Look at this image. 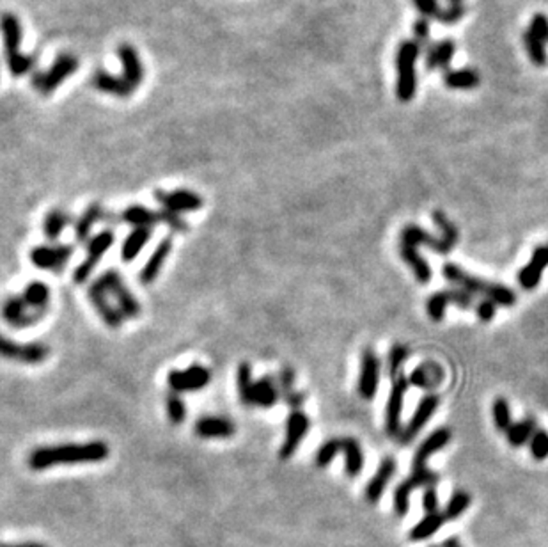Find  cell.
<instances>
[{
	"mask_svg": "<svg viewBox=\"0 0 548 547\" xmlns=\"http://www.w3.org/2000/svg\"><path fill=\"white\" fill-rule=\"evenodd\" d=\"M433 221L440 230V237H433L431 233L424 231L421 226L409 224L403 228L399 235V254L405 259L406 265L412 266L416 279L421 285H426L431 279V269L423 256L417 252L419 245H428L438 254H447L453 251L458 244V228L447 219L444 211H433Z\"/></svg>",
	"mask_w": 548,
	"mask_h": 547,
	"instance_id": "1",
	"label": "cell"
},
{
	"mask_svg": "<svg viewBox=\"0 0 548 547\" xmlns=\"http://www.w3.org/2000/svg\"><path fill=\"white\" fill-rule=\"evenodd\" d=\"M451 441V430L449 429H438L431 432L426 439L421 443L417 448L416 455H413L412 462V474L401 484L397 485L394 491V510L399 517L406 515L410 507V494L419 487H435L438 484V474L428 469L426 460L431 455L440 451L445 444Z\"/></svg>",
	"mask_w": 548,
	"mask_h": 547,
	"instance_id": "2",
	"label": "cell"
},
{
	"mask_svg": "<svg viewBox=\"0 0 548 547\" xmlns=\"http://www.w3.org/2000/svg\"><path fill=\"white\" fill-rule=\"evenodd\" d=\"M111 455V448L105 441H87V443L54 444L39 446L27 457V466L32 471H44L57 466H78V464L104 462Z\"/></svg>",
	"mask_w": 548,
	"mask_h": 547,
	"instance_id": "3",
	"label": "cell"
},
{
	"mask_svg": "<svg viewBox=\"0 0 548 547\" xmlns=\"http://www.w3.org/2000/svg\"><path fill=\"white\" fill-rule=\"evenodd\" d=\"M442 274L444 278L449 283L456 285L458 288L465 290L468 293H479V295H485V299L492 300L497 306L504 307H513L516 304V293L511 288L504 285H499V283H490L485 279L474 278L472 274L465 272L461 266L454 265V263H445L442 266Z\"/></svg>",
	"mask_w": 548,
	"mask_h": 547,
	"instance_id": "4",
	"label": "cell"
},
{
	"mask_svg": "<svg viewBox=\"0 0 548 547\" xmlns=\"http://www.w3.org/2000/svg\"><path fill=\"white\" fill-rule=\"evenodd\" d=\"M0 32L4 39L6 63L13 77H23L30 73L36 64L34 56H23L20 54V43H22V23L15 13H4L0 16Z\"/></svg>",
	"mask_w": 548,
	"mask_h": 547,
	"instance_id": "5",
	"label": "cell"
},
{
	"mask_svg": "<svg viewBox=\"0 0 548 547\" xmlns=\"http://www.w3.org/2000/svg\"><path fill=\"white\" fill-rule=\"evenodd\" d=\"M421 47L413 39L399 43L396 50V97L401 102L413 100L417 91V61L421 56Z\"/></svg>",
	"mask_w": 548,
	"mask_h": 547,
	"instance_id": "6",
	"label": "cell"
},
{
	"mask_svg": "<svg viewBox=\"0 0 548 547\" xmlns=\"http://www.w3.org/2000/svg\"><path fill=\"white\" fill-rule=\"evenodd\" d=\"M337 453L344 455L346 474L350 478L359 477L364 467V455H362L361 444L354 437H334V439L325 441L316 451V466L327 467Z\"/></svg>",
	"mask_w": 548,
	"mask_h": 547,
	"instance_id": "7",
	"label": "cell"
},
{
	"mask_svg": "<svg viewBox=\"0 0 548 547\" xmlns=\"http://www.w3.org/2000/svg\"><path fill=\"white\" fill-rule=\"evenodd\" d=\"M118 222H125V224L133 226V228H153L156 224H166L176 233H185L188 230L187 222L178 214H173L169 210H149L140 204H132L116 219Z\"/></svg>",
	"mask_w": 548,
	"mask_h": 547,
	"instance_id": "8",
	"label": "cell"
},
{
	"mask_svg": "<svg viewBox=\"0 0 548 547\" xmlns=\"http://www.w3.org/2000/svg\"><path fill=\"white\" fill-rule=\"evenodd\" d=\"M98 281L107 290L111 299H114V306L118 307V311L121 313L123 318H126V320H135V318H139V314L142 313L140 302L135 299V295L130 292V288L126 286V283L123 281L121 274H119L118 270H105L98 278Z\"/></svg>",
	"mask_w": 548,
	"mask_h": 547,
	"instance_id": "9",
	"label": "cell"
},
{
	"mask_svg": "<svg viewBox=\"0 0 548 547\" xmlns=\"http://www.w3.org/2000/svg\"><path fill=\"white\" fill-rule=\"evenodd\" d=\"M78 68V59L73 54H61L54 64L50 66V70H46L44 73H36L32 77V85L39 94H52L68 77L77 71Z\"/></svg>",
	"mask_w": 548,
	"mask_h": 547,
	"instance_id": "10",
	"label": "cell"
},
{
	"mask_svg": "<svg viewBox=\"0 0 548 547\" xmlns=\"http://www.w3.org/2000/svg\"><path fill=\"white\" fill-rule=\"evenodd\" d=\"M50 355V347L46 343L32 341V343H18L9 340L0 333V357L20 364H41Z\"/></svg>",
	"mask_w": 548,
	"mask_h": 547,
	"instance_id": "11",
	"label": "cell"
},
{
	"mask_svg": "<svg viewBox=\"0 0 548 547\" xmlns=\"http://www.w3.org/2000/svg\"><path fill=\"white\" fill-rule=\"evenodd\" d=\"M114 244V231L112 230H104L99 231L96 237H92L87 244V256L84 258V262L75 269L73 272V281L75 285H84L89 279V276H92L94 269L98 266L99 259L104 258L105 252L112 247Z\"/></svg>",
	"mask_w": 548,
	"mask_h": 547,
	"instance_id": "12",
	"label": "cell"
},
{
	"mask_svg": "<svg viewBox=\"0 0 548 547\" xmlns=\"http://www.w3.org/2000/svg\"><path fill=\"white\" fill-rule=\"evenodd\" d=\"M0 314L8 326L16 327V329H25L39 324L46 314L34 309L30 304L25 302L22 295H11L0 306Z\"/></svg>",
	"mask_w": 548,
	"mask_h": 547,
	"instance_id": "13",
	"label": "cell"
},
{
	"mask_svg": "<svg viewBox=\"0 0 548 547\" xmlns=\"http://www.w3.org/2000/svg\"><path fill=\"white\" fill-rule=\"evenodd\" d=\"M449 304H454V306H460V307H472V309H475L479 304V300L475 299L472 293L465 292V290L461 288H445V290H440V292L433 293V295L428 299V314H430V318L433 320V322H442L444 320V314H445V307L449 306Z\"/></svg>",
	"mask_w": 548,
	"mask_h": 547,
	"instance_id": "14",
	"label": "cell"
},
{
	"mask_svg": "<svg viewBox=\"0 0 548 547\" xmlns=\"http://www.w3.org/2000/svg\"><path fill=\"white\" fill-rule=\"evenodd\" d=\"M409 386V377L403 374L392 379V388L385 409V432L389 437H399L401 434V410Z\"/></svg>",
	"mask_w": 548,
	"mask_h": 547,
	"instance_id": "15",
	"label": "cell"
},
{
	"mask_svg": "<svg viewBox=\"0 0 548 547\" xmlns=\"http://www.w3.org/2000/svg\"><path fill=\"white\" fill-rule=\"evenodd\" d=\"M211 382V371L203 364H192L187 370H173L167 375V384L174 393H195Z\"/></svg>",
	"mask_w": 548,
	"mask_h": 547,
	"instance_id": "16",
	"label": "cell"
},
{
	"mask_svg": "<svg viewBox=\"0 0 548 547\" xmlns=\"http://www.w3.org/2000/svg\"><path fill=\"white\" fill-rule=\"evenodd\" d=\"M309 426L311 422L306 412H302L300 409L291 410L286 422V437H284V443L279 450L280 460H289L297 453L298 446L309 432Z\"/></svg>",
	"mask_w": 548,
	"mask_h": 547,
	"instance_id": "17",
	"label": "cell"
},
{
	"mask_svg": "<svg viewBox=\"0 0 548 547\" xmlns=\"http://www.w3.org/2000/svg\"><path fill=\"white\" fill-rule=\"evenodd\" d=\"M73 245L61 244V245H37L30 251V262L34 266L41 270H52V272H61L73 256Z\"/></svg>",
	"mask_w": 548,
	"mask_h": 547,
	"instance_id": "18",
	"label": "cell"
},
{
	"mask_svg": "<svg viewBox=\"0 0 548 547\" xmlns=\"http://www.w3.org/2000/svg\"><path fill=\"white\" fill-rule=\"evenodd\" d=\"M155 199L162 204L163 210H169L173 214H187V211H197L203 208V197L197 192H192L188 189H176L173 192L169 190H156Z\"/></svg>",
	"mask_w": 548,
	"mask_h": 547,
	"instance_id": "19",
	"label": "cell"
},
{
	"mask_svg": "<svg viewBox=\"0 0 548 547\" xmlns=\"http://www.w3.org/2000/svg\"><path fill=\"white\" fill-rule=\"evenodd\" d=\"M87 297H89V300H91L92 307L96 309V313L101 316V320H104V322L107 324L111 329H119V327H121V324L125 318L121 316V313L118 311V307L112 304L111 295H108L107 290L101 286V283H99L98 279H96V281L92 283L91 286H89Z\"/></svg>",
	"mask_w": 548,
	"mask_h": 547,
	"instance_id": "20",
	"label": "cell"
},
{
	"mask_svg": "<svg viewBox=\"0 0 548 547\" xmlns=\"http://www.w3.org/2000/svg\"><path fill=\"white\" fill-rule=\"evenodd\" d=\"M380 382V359L371 348H366L362 352L361 359V375H359V395L364 400L375 398L378 391Z\"/></svg>",
	"mask_w": 548,
	"mask_h": 547,
	"instance_id": "21",
	"label": "cell"
},
{
	"mask_svg": "<svg viewBox=\"0 0 548 547\" xmlns=\"http://www.w3.org/2000/svg\"><path fill=\"white\" fill-rule=\"evenodd\" d=\"M438 403H440V396L438 395L430 393V395L423 396V400H421L419 405H417L416 412H413V416L410 418L409 425L401 430V434H399V437H397V439L401 441V444H409L416 439L417 434H419L421 430L424 429V425L430 422V418L433 416L435 410H437Z\"/></svg>",
	"mask_w": 548,
	"mask_h": 547,
	"instance_id": "22",
	"label": "cell"
},
{
	"mask_svg": "<svg viewBox=\"0 0 548 547\" xmlns=\"http://www.w3.org/2000/svg\"><path fill=\"white\" fill-rule=\"evenodd\" d=\"M194 434L201 439H229L236 434V425L225 416H203L195 422Z\"/></svg>",
	"mask_w": 548,
	"mask_h": 547,
	"instance_id": "23",
	"label": "cell"
},
{
	"mask_svg": "<svg viewBox=\"0 0 548 547\" xmlns=\"http://www.w3.org/2000/svg\"><path fill=\"white\" fill-rule=\"evenodd\" d=\"M548 266V244L537 245L533 251L530 262L518 272V285L523 290H534L541 281L544 269Z\"/></svg>",
	"mask_w": 548,
	"mask_h": 547,
	"instance_id": "24",
	"label": "cell"
},
{
	"mask_svg": "<svg viewBox=\"0 0 548 547\" xmlns=\"http://www.w3.org/2000/svg\"><path fill=\"white\" fill-rule=\"evenodd\" d=\"M118 56L123 63V78L133 89H137L144 82V64L139 52L133 49L132 44L121 43L118 49Z\"/></svg>",
	"mask_w": 548,
	"mask_h": 547,
	"instance_id": "25",
	"label": "cell"
},
{
	"mask_svg": "<svg viewBox=\"0 0 548 547\" xmlns=\"http://www.w3.org/2000/svg\"><path fill=\"white\" fill-rule=\"evenodd\" d=\"M280 398L277 379L272 375H265L259 381H254L252 386L251 398H249V407H261V409H272Z\"/></svg>",
	"mask_w": 548,
	"mask_h": 547,
	"instance_id": "26",
	"label": "cell"
},
{
	"mask_svg": "<svg viewBox=\"0 0 548 547\" xmlns=\"http://www.w3.org/2000/svg\"><path fill=\"white\" fill-rule=\"evenodd\" d=\"M170 251H173V238L167 237L160 242L158 245L155 247V251L151 252L149 259L146 262V265L140 269L139 272V281L142 285H151L156 278H158L160 270H162L163 263L167 262V258L170 256Z\"/></svg>",
	"mask_w": 548,
	"mask_h": 547,
	"instance_id": "27",
	"label": "cell"
},
{
	"mask_svg": "<svg viewBox=\"0 0 548 547\" xmlns=\"http://www.w3.org/2000/svg\"><path fill=\"white\" fill-rule=\"evenodd\" d=\"M92 85L105 94H112L116 98L132 97L135 89L123 78V75H112L108 71L99 70L92 75Z\"/></svg>",
	"mask_w": 548,
	"mask_h": 547,
	"instance_id": "28",
	"label": "cell"
},
{
	"mask_svg": "<svg viewBox=\"0 0 548 547\" xmlns=\"http://www.w3.org/2000/svg\"><path fill=\"white\" fill-rule=\"evenodd\" d=\"M396 473V460L392 457H385V459L380 462L378 469H376L375 477L371 478V481L366 487V499L369 503L375 505L378 503V499L382 498L383 491H385L387 484L390 481V478Z\"/></svg>",
	"mask_w": 548,
	"mask_h": 547,
	"instance_id": "29",
	"label": "cell"
},
{
	"mask_svg": "<svg viewBox=\"0 0 548 547\" xmlns=\"http://www.w3.org/2000/svg\"><path fill=\"white\" fill-rule=\"evenodd\" d=\"M444 381V370L438 362L428 361L410 374L409 384L421 389H437Z\"/></svg>",
	"mask_w": 548,
	"mask_h": 547,
	"instance_id": "30",
	"label": "cell"
},
{
	"mask_svg": "<svg viewBox=\"0 0 548 547\" xmlns=\"http://www.w3.org/2000/svg\"><path fill=\"white\" fill-rule=\"evenodd\" d=\"M454 54H456V43L451 39H442L426 49L424 63L428 70H445L453 61Z\"/></svg>",
	"mask_w": 548,
	"mask_h": 547,
	"instance_id": "31",
	"label": "cell"
},
{
	"mask_svg": "<svg viewBox=\"0 0 548 547\" xmlns=\"http://www.w3.org/2000/svg\"><path fill=\"white\" fill-rule=\"evenodd\" d=\"M105 217H107V214H105V208L101 207V204H89V207L82 211L80 217L77 219V222H75V238H77V242H80V244L87 242L89 235H91L92 231V226L99 221H105Z\"/></svg>",
	"mask_w": 548,
	"mask_h": 547,
	"instance_id": "32",
	"label": "cell"
},
{
	"mask_svg": "<svg viewBox=\"0 0 548 547\" xmlns=\"http://www.w3.org/2000/svg\"><path fill=\"white\" fill-rule=\"evenodd\" d=\"M153 233V228H133L132 233L126 237L121 247V259L125 263H132L137 256L140 254L146 244L149 242Z\"/></svg>",
	"mask_w": 548,
	"mask_h": 547,
	"instance_id": "33",
	"label": "cell"
},
{
	"mask_svg": "<svg viewBox=\"0 0 548 547\" xmlns=\"http://www.w3.org/2000/svg\"><path fill=\"white\" fill-rule=\"evenodd\" d=\"M445 85L456 91H471L481 84V75L472 68H461V70L445 71L444 75Z\"/></svg>",
	"mask_w": 548,
	"mask_h": 547,
	"instance_id": "34",
	"label": "cell"
},
{
	"mask_svg": "<svg viewBox=\"0 0 548 547\" xmlns=\"http://www.w3.org/2000/svg\"><path fill=\"white\" fill-rule=\"evenodd\" d=\"M71 219H73L71 214H68L63 208H54L52 211H48L43 221L44 237L50 242H56L61 237V233L71 224Z\"/></svg>",
	"mask_w": 548,
	"mask_h": 547,
	"instance_id": "35",
	"label": "cell"
},
{
	"mask_svg": "<svg viewBox=\"0 0 548 547\" xmlns=\"http://www.w3.org/2000/svg\"><path fill=\"white\" fill-rule=\"evenodd\" d=\"M522 41H523V47H525L527 56H529V59L533 61L534 66H537V68L547 66V63H548L547 41H543L540 36H536L534 32H530L529 29L523 32Z\"/></svg>",
	"mask_w": 548,
	"mask_h": 547,
	"instance_id": "36",
	"label": "cell"
},
{
	"mask_svg": "<svg viewBox=\"0 0 548 547\" xmlns=\"http://www.w3.org/2000/svg\"><path fill=\"white\" fill-rule=\"evenodd\" d=\"M444 522H445V517L444 514H440V512L426 514V517H424L423 521H419L412 529H410V539L416 540V542H419V540H424V539H430V536H433L435 533L442 528Z\"/></svg>",
	"mask_w": 548,
	"mask_h": 547,
	"instance_id": "37",
	"label": "cell"
},
{
	"mask_svg": "<svg viewBox=\"0 0 548 547\" xmlns=\"http://www.w3.org/2000/svg\"><path fill=\"white\" fill-rule=\"evenodd\" d=\"M536 430V422L533 418H525L518 423H513L508 429V432H506V437H508V443L511 446L520 448L533 437Z\"/></svg>",
	"mask_w": 548,
	"mask_h": 547,
	"instance_id": "38",
	"label": "cell"
},
{
	"mask_svg": "<svg viewBox=\"0 0 548 547\" xmlns=\"http://www.w3.org/2000/svg\"><path fill=\"white\" fill-rule=\"evenodd\" d=\"M236 386H238V396L243 402V405L249 407V398H251L252 386H254V379H252V368L249 362H242L236 368Z\"/></svg>",
	"mask_w": 548,
	"mask_h": 547,
	"instance_id": "39",
	"label": "cell"
},
{
	"mask_svg": "<svg viewBox=\"0 0 548 547\" xmlns=\"http://www.w3.org/2000/svg\"><path fill=\"white\" fill-rule=\"evenodd\" d=\"M471 494H467L465 491H456L449 498V503L445 507V510L442 512L445 517V521H454V519L460 517L468 507H471Z\"/></svg>",
	"mask_w": 548,
	"mask_h": 547,
	"instance_id": "40",
	"label": "cell"
},
{
	"mask_svg": "<svg viewBox=\"0 0 548 547\" xmlns=\"http://www.w3.org/2000/svg\"><path fill=\"white\" fill-rule=\"evenodd\" d=\"M166 410L167 418H169V422L174 426L181 425L187 419V405H185V400L178 393L173 391L166 396Z\"/></svg>",
	"mask_w": 548,
	"mask_h": 547,
	"instance_id": "41",
	"label": "cell"
},
{
	"mask_svg": "<svg viewBox=\"0 0 548 547\" xmlns=\"http://www.w3.org/2000/svg\"><path fill=\"white\" fill-rule=\"evenodd\" d=\"M492 416H493V423H495V426L499 430H502V432H508L509 426L513 425L511 409H509V403L506 398L493 400Z\"/></svg>",
	"mask_w": 548,
	"mask_h": 547,
	"instance_id": "42",
	"label": "cell"
},
{
	"mask_svg": "<svg viewBox=\"0 0 548 547\" xmlns=\"http://www.w3.org/2000/svg\"><path fill=\"white\" fill-rule=\"evenodd\" d=\"M410 350L405 345H394L389 352V377L394 379L396 375L401 374L403 362L409 357Z\"/></svg>",
	"mask_w": 548,
	"mask_h": 547,
	"instance_id": "43",
	"label": "cell"
},
{
	"mask_svg": "<svg viewBox=\"0 0 548 547\" xmlns=\"http://www.w3.org/2000/svg\"><path fill=\"white\" fill-rule=\"evenodd\" d=\"M530 455L536 460L548 459V432L544 429H537L530 437Z\"/></svg>",
	"mask_w": 548,
	"mask_h": 547,
	"instance_id": "44",
	"label": "cell"
},
{
	"mask_svg": "<svg viewBox=\"0 0 548 547\" xmlns=\"http://www.w3.org/2000/svg\"><path fill=\"white\" fill-rule=\"evenodd\" d=\"M467 13V8L463 4H449L447 8H442L440 15H438V22L444 25H456Z\"/></svg>",
	"mask_w": 548,
	"mask_h": 547,
	"instance_id": "45",
	"label": "cell"
},
{
	"mask_svg": "<svg viewBox=\"0 0 548 547\" xmlns=\"http://www.w3.org/2000/svg\"><path fill=\"white\" fill-rule=\"evenodd\" d=\"M294 379H297V374L293 371V368L284 367L282 370L279 371V375H277V386H279L280 396H286L294 391Z\"/></svg>",
	"mask_w": 548,
	"mask_h": 547,
	"instance_id": "46",
	"label": "cell"
},
{
	"mask_svg": "<svg viewBox=\"0 0 548 547\" xmlns=\"http://www.w3.org/2000/svg\"><path fill=\"white\" fill-rule=\"evenodd\" d=\"M416 9L419 11L421 18H438L442 8L438 6V0H412Z\"/></svg>",
	"mask_w": 548,
	"mask_h": 547,
	"instance_id": "47",
	"label": "cell"
},
{
	"mask_svg": "<svg viewBox=\"0 0 548 547\" xmlns=\"http://www.w3.org/2000/svg\"><path fill=\"white\" fill-rule=\"evenodd\" d=\"M413 36H416V43L419 44L421 49H426L428 43H430V23L426 18H419L413 23Z\"/></svg>",
	"mask_w": 548,
	"mask_h": 547,
	"instance_id": "48",
	"label": "cell"
},
{
	"mask_svg": "<svg viewBox=\"0 0 548 547\" xmlns=\"http://www.w3.org/2000/svg\"><path fill=\"white\" fill-rule=\"evenodd\" d=\"M529 30L548 43V16L543 15V13H536L533 20H530Z\"/></svg>",
	"mask_w": 548,
	"mask_h": 547,
	"instance_id": "49",
	"label": "cell"
},
{
	"mask_svg": "<svg viewBox=\"0 0 548 547\" xmlns=\"http://www.w3.org/2000/svg\"><path fill=\"white\" fill-rule=\"evenodd\" d=\"M475 313H478V316L481 322H486V324L492 322L493 316H495V313H497V304H493L492 300H488V299L479 300L478 307H475Z\"/></svg>",
	"mask_w": 548,
	"mask_h": 547,
	"instance_id": "50",
	"label": "cell"
},
{
	"mask_svg": "<svg viewBox=\"0 0 548 547\" xmlns=\"http://www.w3.org/2000/svg\"><path fill=\"white\" fill-rule=\"evenodd\" d=\"M423 508L426 514L438 512V494L433 487H428L423 494Z\"/></svg>",
	"mask_w": 548,
	"mask_h": 547,
	"instance_id": "51",
	"label": "cell"
},
{
	"mask_svg": "<svg viewBox=\"0 0 548 547\" xmlns=\"http://www.w3.org/2000/svg\"><path fill=\"white\" fill-rule=\"evenodd\" d=\"M282 398H284V402H286L287 405L291 407V410H293V409H300V405H302L304 400H306V395L294 389L293 393H289V395L282 396Z\"/></svg>",
	"mask_w": 548,
	"mask_h": 547,
	"instance_id": "52",
	"label": "cell"
},
{
	"mask_svg": "<svg viewBox=\"0 0 548 547\" xmlns=\"http://www.w3.org/2000/svg\"><path fill=\"white\" fill-rule=\"evenodd\" d=\"M0 547H46L41 542H18V543H0Z\"/></svg>",
	"mask_w": 548,
	"mask_h": 547,
	"instance_id": "53",
	"label": "cell"
},
{
	"mask_svg": "<svg viewBox=\"0 0 548 547\" xmlns=\"http://www.w3.org/2000/svg\"><path fill=\"white\" fill-rule=\"evenodd\" d=\"M442 547H463V546H461V542L456 539V536H453V539L444 540V543H442Z\"/></svg>",
	"mask_w": 548,
	"mask_h": 547,
	"instance_id": "54",
	"label": "cell"
},
{
	"mask_svg": "<svg viewBox=\"0 0 548 547\" xmlns=\"http://www.w3.org/2000/svg\"><path fill=\"white\" fill-rule=\"evenodd\" d=\"M449 4H463V0H449Z\"/></svg>",
	"mask_w": 548,
	"mask_h": 547,
	"instance_id": "55",
	"label": "cell"
},
{
	"mask_svg": "<svg viewBox=\"0 0 548 547\" xmlns=\"http://www.w3.org/2000/svg\"><path fill=\"white\" fill-rule=\"evenodd\" d=\"M430 547H438V546H430Z\"/></svg>",
	"mask_w": 548,
	"mask_h": 547,
	"instance_id": "56",
	"label": "cell"
}]
</instances>
